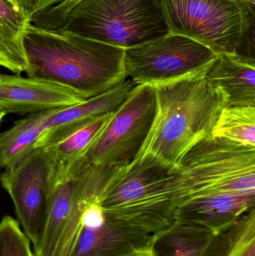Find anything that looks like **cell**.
Returning a JSON list of instances; mask_svg holds the SVG:
<instances>
[{"label": "cell", "mask_w": 255, "mask_h": 256, "mask_svg": "<svg viewBox=\"0 0 255 256\" xmlns=\"http://www.w3.org/2000/svg\"><path fill=\"white\" fill-rule=\"evenodd\" d=\"M27 76L62 84L85 100L127 80L124 49L69 32L38 28L28 22L23 36Z\"/></svg>", "instance_id": "6da1fadb"}, {"label": "cell", "mask_w": 255, "mask_h": 256, "mask_svg": "<svg viewBox=\"0 0 255 256\" xmlns=\"http://www.w3.org/2000/svg\"><path fill=\"white\" fill-rule=\"evenodd\" d=\"M205 72L154 87L155 116L136 158L151 155L179 170L189 150L211 136L226 100L220 90L208 84Z\"/></svg>", "instance_id": "7a4b0ae2"}, {"label": "cell", "mask_w": 255, "mask_h": 256, "mask_svg": "<svg viewBox=\"0 0 255 256\" xmlns=\"http://www.w3.org/2000/svg\"><path fill=\"white\" fill-rule=\"evenodd\" d=\"M29 22L123 49L170 33L159 0H61Z\"/></svg>", "instance_id": "3957f363"}, {"label": "cell", "mask_w": 255, "mask_h": 256, "mask_svg": "<svg viewBox=\"0 0 255 256\" xmlns=\"http://www.w3.org/2000/svg\"><path fill=\"white\" fill-rule=\"evenodd\" d=\"M184 200L179 170L151 155L117 168L101 196L102 207L109 216L151 234L174 224Z\"/></svg>", "instance_id": "277c9868"}, {"label": "cell", "mask_w": 255, "mask_h": 256, "mask_svg": "<svg viewBox=\"0 0 255 256\" xmlns=\"http://www.w3.org/2000/svg\"><path fill=\"white\" fill-rule=\"evenodd\" d=\"M169 32L216 55L255 60V14L240 0H159Z\"/></svg>", "instance_id": "5b68a950"}, {"label": "cell", "mask_w": 255, "mask_h": 256, "mask_svg": "<svg viewBox=\"0 0 255 256\" xmlns=\"http://www.w3.org/2000/svg\"><path fill=\"white\" fill-rule=\"evenodd\" d=\"M185 200L210 194H255V147L219 137L202 140L179 167Z\"/></svg>", "instance_id": "8992f818"}, {"label": "cell", "mask_w": 255, "mask_h": 256, "mask_svg": "<svg viewBox=\"0 0 255 256\" xmlns=\"http://www.w3.org/2000/svg\"><path fill=\"white\" fill-rule=\"evenodd\" d=\"M217 56L196 40L169 33L124 49V67L136 86L154 88L203 73Z\"/></svg>", "instance_id": "52a82bcc"}, {"label": "cell", "mask_w": 255, "mask_h": 256, "mask_svg": "<svg viewBox=\"0 0 255 256\" xmlns=\"http://www.w3.org/2000/svg\"><path fill=\"white\" fill-rule=\"evenodd\" d=\"M155 112L154 88L148 86H136L124 103L112 114L82 161L106 168L130 165L143 146Z\"/></svg>", "instance_id": "ba28073f"}, {"label": "cell", "mask_w": 255, "mask_h": 256, "mask_svg": "<svg viewBox=\"0 0 255 256\" xmlns=\"http://www.w3.org/2000/svg\"><path fill=\"white\" fill-rule=\"evenodd\" d=\"M106 180L94 174L83 186L82 228L71 256H131L151 248L154 234L115 220L103 210Z\"/></svg>", "instance_id": "9c48e42d"}, {"label": "cell", "mask_w": 255, "mask_h": 256, "mask_svg": "<svg viewBox=\"0 0 255 256\" xmlns=\"http://www.w3.org/2000/svg\"><path fill=\"white\" fill-rule=\"evenodd\" d=\"M1 186L14 206L16 221L32 246L40 236L47 206V167L41 148L31 152L19 165L0 174Z\"/></svg>", "instance_id": "30bf717a"}, {"label": "cell", "mask_w": 255, "mask_h": 256, "mask_svg": "<svg viewBox=\"0 0 255 256\" xmlns=\"http://www.w3.org/2000/svg\"><path fill=\"white\" fill-rule=\"evenodd\" d=\"M74 90L35 76L0 74V112L19 115L64 109L85 102Z\"/></svg>", "instance_id": "8fae6325"}, {"label": "cell", "mask_w": 255, "mask_h": 256, "mask_svg": "<svg viewBox=\"0 0 255 256\" xmlns=\"http://www.w3.org/2000/svg\"><path fill=\"white\" fill-rule=\"evenodd\" d=\"M136 86L126 80L97 97L60 110L46 121V129L39 136L36 148L56 144L97 118L115 112Z\"/></svg>", "instance_id": "7c38bea8"}, {"label": "cell", "mask_w": 255, "mask_h": 256, "mask_svg": "<svg viewBox=\"0 0 255 256\" xmlns=\"http://www.w3.org/2000/svg\"><path fill=\"white\" fill-rule=\"evenodd\" d=\"M255 207V194H210L187 198L175 212V222L224 232Z\"/></svg>", "instance_id": "4fadbf2b"}, {"label": "cell", "mask_w": 255, "mask_h": 256, "mask_svg": "<svg viewBox=\"0 0 255 256\" xmlns=\"http://www.w3.org/2000/svg\"><path fill=\"white\" fill-rule=\"evenodd\" d=\"M112 114L97 118L56 144L41 148L47 167L49 190L71 177Z\"/></svg>", "instance_id": "5bb4252c"}, {"label": "cell", "mask_w": 255, "mask_h": 256, "mask_svg": "<svg viewBox=\"0 0 255 256\" xmlns=\"http://www.w3.org/2000/svg\"><path fill=\"white\" fill-rule=\"evenodd\" d=\"M208 84L220 90L227 106H255V63L222 54L205 72Z\"/></svg>", "instance_id": "9a60e30c"}, {"label": "cell", "mask_w": 255, "mask_h": 256, "mask_svg": "<svg viewBox=\"0 0 255 256\" xmlns=\"http://www.w3.org/2000/svg\"><path fill=\"white\" fill-rule=\"evenodd\" d=\"M82 164L68 180L49 190L40 236L33 246L35 256H53L71 208Z\"/></svg>", "instance_id": "2e32d148"}, {"label": "cell", "mask_w": 255, "mask_h": 256, "mask_svg": "<svg viewBox=\"0 0 255 256\" xmlns=\"http://www.w3.org/2000/svg\"><path fill=\"white\" fill-rule=\"evenodd\" d=\"M29 22L24 9L14 0H0V67L15 74L28 70L23 46L25 26Z\"/></svg>", "instance_id": "e0dca14e"}, {"label": "cell", "mask_w": 255, "mask_h": 256, "mask_svg": "<svg viewBox=\"0 0 255 256\" xmlns=\"http://www.w3.org/2000/svg\"><path fill=\"white\" fill-rule=\"evenodd\" d=\"M60 110L31 114L15 122L10 129L0 134V166L5 170L19 165L32 150L46 121Z\"/></svg>", "instance_id": "ac0fdd59"}, {"label": "cell", "mask_w": 255, "mask_h": 256, "mask_svg": "<svg viewBox=\"0 0 255 256\" xmlns=\"http://www.w3.org/2000/svg\"><path fill=\"white\" fill-rule=\"evenodd\" d=\"M214 234L196 226L174 222L154 234V256H205Z\"/></svg>", "instance_id": "d6986e66"}, {"label": "cell", "mask_w": 255, "mask_h": 256, "mask_svg": "<svg viewBox=\"0 0 255 256\" xmlns=\"http://www.w3.org/2000/svg\"><path fill=\"white\" fill-rule=\"evenodd\" d=\"M205 256H255V207L214 236Z\"/></svg>", "instance_id": "ffe728a7"}, {"label": "cell", "mask_w": 255, "mask_h": 256, "mask_svg": "<svg viewBox=\"0 0 255 256\" xmlns=\"http://www.w3.org/2000/svg\"><path fill=\"white\" fill-rule=\"evenodd\" d=\"M213 137L255 147V106H227L220 112Z\"/></svg>", "instance_id": "44dd1931"}, {"label": "cell", "mask_w": 255, "mask_h": 256, "mask_svg": "<svg viewBox=\"0 0 255 256\" xmlns=\"http://www.w3.org/2000/svg\"><path fill=\"white\" fill-rule=\"evenodd\" d=\"M31 243L16 220L4 216L0 221V256H35Z\"/></svg>", "instance_id": "7402d4cb"}, {"label": "cell", "mask_w": 255, "mask_h": 256, "mask_svg": "<svg viewBox=\"0 0 255 256\" xmlns=\"http://www.w3.org/2000/svg\"><path fill=\"white\" fill-rule=\"evenodd\" d=\"M61 0H28L27 15L28 18H30L32 15L59 2Z\"/></svg>", "instance_id": "603a6c76"}, {"label": "cell", "mask_w": 255, "mask_h": 256, "mask_svg": "<svg viewBox=\"0 0 255 256\" xmlns=\"http://www.w3.org/2000/svg\"><path fill=\"white\" fill-rule=\"evenodd\" d=\"M240 1L245 4L250 12L255 14V0H240Z\"/></svg>", "instance_id": "cb8c5ba5"}, {"label": "cell", "mask_w": 255, "mask_h": 256, "mask_svg": "<svg viewBox=\"0 0 255 256\" xmlns=\"http://www.w3.org/2000/svg\"><path fill=\"white\" fill-rule=\"evenodd\" d=\"M131 256H154V254H153L152 249H151V248H148V249L140 251V252H137V254Z\"/></svg>", "instance_id": "d4e9b609"}, {"label": "cell", "mask_w": 255, "mask_h": 256, "mask_svg": "<svg viewBox=\"0 0 255 256\" xmlns=\"http://www.w3.org/2000/svg\"><path fill=\"white\" fill-rule=\"evenodd\" d=\"M16 1L22 8L25 10V14L27 15V12H28V0H14ZM28 16V15H27Z\"/></svg>", "instance_id": "484cf974"}, {"label": "cell", "mask_w": 255, "mask_h": 256, "mask_svg": "<svg viewBox=\"0 0 255 256\" xmlns=\"http://www.w3.org/2000/svg\"><path fill=\"white\" fill-rule=\"evenodd\" d=\"M5 114H3V112H0V124H1V121H2L3 118H4Z\"/></svg>", "instance_id": "4316f807"}, {"label": "cell", "mask_w": 255, "mask_h": 256, "mask_svg": "<svg viewBox=\"0 0 255 256\" xmlns=\"http://www.w3.org/2000/svg\"><path fill=\"white\" fill-rule=\"evenodd\" d=\"M0 168H1V166H0Z\"/></svg>", "instance_id": "83f0119b"}]
</instances>
